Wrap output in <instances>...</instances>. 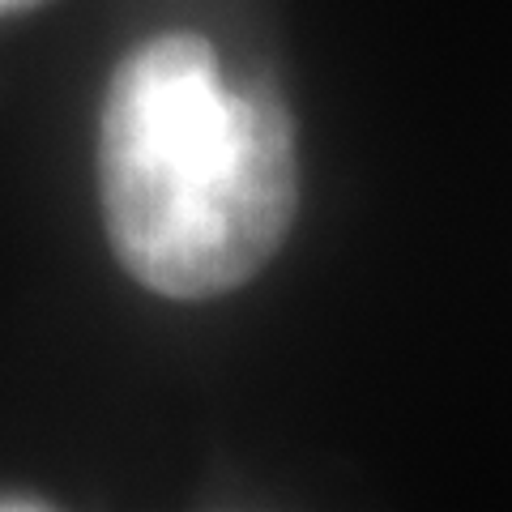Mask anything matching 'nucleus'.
<instances>
[{
    "label": "nucleus",
    "mask_w": 512,
    "mask_h": 512,
    "mask_svg": "<svg viewBox=\"0 0 512 512\" xmlns=\"http://www.w3.org/2000/svg\"><path fill=\"white\" fill-rule=\"evenodd\" d=\"M39 5V0H0V13H13V9H30Z\"/></svg>",
    "instance_id": "2"
},
{
    "label": "nucleus",
    "mask_w": 512,
    "mask_h": 512,
    "mask_svg": "<svg viewBox=\"0 0 512 512\" xmlns=\"http://www.w3.org/2000/svg\"><path fill=\"white\" fill-rule=\"evenodd\" d=\"M107 235L141 286L214 299L269 265L295 222V128L269 86H231L201 35H158L103 107Z\"/></svg>",
    "instance_id": "1"
}]
</instances>
